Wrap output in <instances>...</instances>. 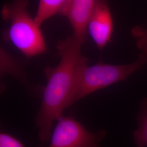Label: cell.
<instances>
[{"mask_svg": "<svg viewBox=\"0 0 147 147\" xmlns=\"http://www.w3.org/2000/svg\"><path fill=\"white\" fill-rule=\"evenodd\" d=\"M84 42L73 33L56 45L60 61L55 67H46L47 84L44 88L42 101L36 118L39 137L47 142L52 135L53 123L63 115L73 87L75 74L84 58L81 53Z\"/></svg>", "mask_w": 147, "mask_h": 147, "instance_id": "obj_1", "label": "cell"}, {"mask_svg": "<svg viewBox=\"0 0 147 147\" xmlns=\"http://www.w3.org/2000/svg\"><path fill=\"white\" fill-rule=\"evenodd\" d=\"M113 22L108 0H95L87 23V32L100 50L110 42Z\"/></svg>", "mask_w": 147, "mask_h": 147, "instance_id": "obj_5", "label": "cell"}, {"mask_svg": "<svg viewBox=\"0 0 147 147\" xmlns=\"http://www.w3.org/2000/svg\"><path fill=\"white\" fill-rule=\"evenodd\" d=\"M28 5V0H11L3 5L1 14L8 25L3 38L31 58L46 53L47 47L40 26L30 16Z\"/></svg>", "mask_w": 147, "mask_h": 147, "instance_id": "obj_3", "label": "cell"}, {"mask_svg": "<svg viewBox=\"0 0 147 147\" xmlns=\"http://www.w3.org/2000/svg\"><path fill=\"white\" fill-rule=\"evenodd\" d=\"M138 127L134 132V139L136 147H147V98L140 104L137 115Z\"/></svg>", "mask_w": 147, "mask_h": 147, "instance_id": "obj_9", "label": "cell"}, {"mask_svg": "<svg viewBox=\"0 0 147 147\" xmlns=\"http://www.w3.org/2000/svg\"><path fill=\"white\" fill-rule=\"evenodd\" d=\"M95 0H70L66 17L73 30V34L84 43L87 33V23Z\"/></svg>", "mask_w": 147, "mask_h": 147, "instance_id": "obj_6", "label": "cell"}, {"mask_svg": "<svg viewBox=\"0 0 147 147\" xmlns=\"http://www.w3.org/2000/svg\"><path fill=\"white\" fill-rule=\"evenodd\" d=\"M135 62L124 65L96 63L88 66L84 57L75 74L67 108L95 91L124 81L147 63V47Z\"/></svg>", "mask_w": 147, "mask_h": 147, "instance_id": "obj_2", "label": "cell"}, {"mask_svg": "<svg viewBox=\"0 0 147 147\" xmlns=\"http://www.w3.org/2000/svg\"><path fill=\"white\" fill-rule=\"evenodd\" d=\"M131 34L140 50H142L147 47V28L140 26L134 27L131 31Z\"/></svg>", "mask_w": 147, "mask_h": 147, "instance_id": "obj_10", "label": "cell"}, {"mask_svg": "<svg viewBox=\"0 0 147 147\" xmlns=\"http://www.w3.org/2000/svg\"><path fill=\"white\" fill-rule=\"evenodd\" d=\"M0 147H25L18 140L11 135L5 132H1Z\"/></svg>", "mask_w": 147, "mask_h": 147, "instance_id": "obj_11", "label": "cell"}, {"mask_svg": "<svg viewBox=\"0 0 147 147\" xmlns=\"http://www.w3.org/2000/svg\"><path fill=\"white\" fill-rule=\"evenodd\" d=\"M0 70L1 75L9 74L26 85L31 84L19 63L2 47L0 49Z\"/></svg>", "mask_w": 147, "mask_h": 147, "instance_id": "obj_8", "label": "cell"}, {"mask_svg": "<svg viewBox=\"0 0 147 147\" xmlns=\"http://www.w3.org/2000/svg\"><path fill=\"white\" fill-rule=\"evenodd\" d=\"M70 0H39L35 21L40 26L55 15L65 16Z\"/></svg>", "mask_w": 147, "mask_h": 147, "instance_id": "obj_7", "label": "cell"}, {"mask_svg": "<svg viewBox=\"0 0 147 147\" xmlns=\"http://www.w3.org/2000/svg\"><path fill=\"white\" fill-rule=\"evenodd\" d=\"M57 121L47 147H100L106 134L104 130L89 131L72 117L62 115Z\"/></svg>", "mask_w": 147, "mask_h": 147, "instance_id": "obj_4", "label": "cell"}]
</instances>
